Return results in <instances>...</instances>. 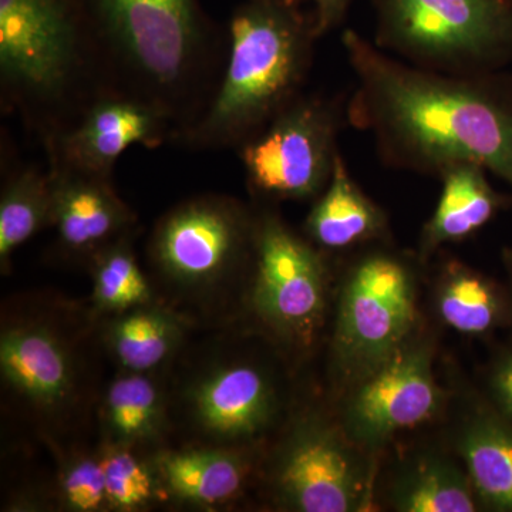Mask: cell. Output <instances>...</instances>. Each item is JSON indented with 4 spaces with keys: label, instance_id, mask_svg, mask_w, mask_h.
I'll list each match as a JSON object with an SVG mask.
<instances>
[{
    "label": "cell",
    "instance_id": "cell-29",
    "mask_svg": "<svg viewBox=\"0 0 512 512\" xmlns=\"http://www.w3.org/2000/svg\"><path fill=\"white\" fill-rule=\"evenodd\" d=\"M313 18H315L316 32L322 37L345 18L346 10L349 8L350 0H312Z\"/></svg>",
    "mask_w": 512,
    "mask_h": 512
},
{
    "label": "cell",
    "instance_id": "cell-13",
    "mask_svg": "<svg viewBox=\"0 0 512 512\" xmlns=\"http://www.w3.org/2000/svg\"><path fill=\"white\" fill-rule=\"evenodd\" d=\"M0 372L6 389L39 416H64L79 400L82 367L76 345L45 316L3 322Z\"/></svg>",
    "mask_w": 512,
    "mask_h": 512
},
{
    "label": "cell",
    "instance_id": "cell-5",
    "mask_svg": "<svg viewBox=\"0 0 512 512\" xmlns=\"http://www.w3.org/2000/svg\"><path fill=\"white\" fill-rule=\"evenodd\" d=\"M93 56L66 0H0L2 86L29 113L63 109Z\"/></svg>",
    "mask_w": 512,
    "mask_h": 512
},
{
    "label": "cell",
    "instance_id": "cell-2",
    "mask_svg": "<svg viewBox=\"0 0 512 512\" xmlns=\"http://www.w3.org/2000/svg\"><path fill=\"white\" fill-rule=\"evenodd\" d=\"M315 18L296 0H248L229 23L221 82L178 134L187 146H241L293 100L312 63Z\"/></svg>",
    "mask_w": 512,
    "mask_h": 512
},
{
    "label": "cell",
    "instance_id": "cell-3",
    "mask_svg": "<svg viewBox=\"0 0 512 512\" xmlns=\"http://www.w3.org/2000/svg\"><path fill=\"white\" fill-rule=\"evenodd\" d=\"M96 55L126 84L127 96L171 120L194 111L210 76L214 47L195 0H90Z\"/></svg>",
    "mask_w": 512,
    "mask_h": 512
},
{
    "label": "cell",
    "instance_id": "cell-22",
    "mask_svg": "<svg viewBox=\"0 0 512 512\" xmlns=\"http://www.w3.org/2000/svg\"><path fill=\"white\" fill-rule=\"evenodd\" d=\"M106 444L136 448L153 443L165 427V394L153 373L124 372L101 404Z\"/></svg>",
    "mask_w": 512,
    "mask_h": 512
},
{
    "label": "cell",
    "instance_id": "cell-30",
    "mask_svg": "<svg viewBox=\"0 0 512 512\" xmlns=\"http://www.w3.org/2000/svg\"><path fill=\"white\" fill-rule=\"evenodd\" d=\"M505 271H507L508 281H510V298L512 302V247L505 249L503 254Z\"/></svg>",
    "mask_w": 512,
    "mask_h": 512
},
{
    "label": "cell",
    "instance_id": "cell-10",
    "mask_svg": "<svg viewBox=\"0 0 512 512\" xmlns=\"http://www.w3.org/2000/svg\"><path fill=\"white\" fill-rule=\"evenodd\" d=\"M433 345L412 338L353 384L342 429L360 450H377L403 431L437 416L443 393L433 372Z\"/></svg>",
    "mask_w": 512,
    "mask_h": 512
},
{
    "label": "cell",
    "instance_id": "cell-17",
    "mask_svg": "<svg viewBox=\"0 0 512 512\" xmlns=\"http://www.w3.org/2000/svg\"><path fill=\"white\" fill-rule=\"evenodd\" d=\"M387 217L363 192L342 156L305 221V235L326 251H342L386 237Z\"/></svg>",
    "mask_w": 512,
    "mask_h": 512
},
{
    "label": "cell",
    "instance_id": "cell-8",
    "mask_svg": "<svg viewBox=\"0 0 512 512\" xmlns=\"http://www.w3.org/2000/svg\"><path fill=\"white\" fill-rule=\"evenodd\" d=\"M248 308L282 345L311 348L328 308L329 275L322 249L271 212L256 217Z\"/></svg>",
    "mask_w": 512,
    "mask_h": 512
},
{
    "label": "cell",
    "instance_id": "cell-18",
    "mask_svg": "<svg viewBox=\"0 0 512 512\" xmlns=\"http://www.w3.org/2000/svg\"><path fill=\"white\" fill-rule=\"evenodd\" d=\"M487 174L474 163L451 164L441 171L440 200L421 232V258L476 234L503 208L504 197L494 190Z\"/></svg>",
    "mask_w": 512,
    "mask_h": 512
},
{
    "label": "cell",
    "instance_id": "cell-6",
    "mask_svg": "<svg viewBox=\"0 0 512 512\" xmlns=\"http://www.w3.org/2000/svg\"><path fill=\"white\" fill-rule=\"evenodd\" d=\"M256 217L227 197L181 202L158 221L151 264L174 293L188 299L217 295L254 256Z\"/></svg>",
    "mask_w": 512,
    "mask_h": 512
},
{
    "label": "cell",
    "instance_id": "cell-1",
    "mask_svg": "<svg viewBox=\"0 0 512 512\" xmlns=\"http://www.w3.org/2000/svg\"><path fill=\"white\" fill-rule=\"evenodd\" d=\"M342 43L356 77L349 123L372 134L384 163L437 175L474 163L512 188L511 97L481 74L394 60L355 30H345Z\"/></svg>",
    "mask_w": 512,
    "mask_h": 512
},
{
    "label": "cell",
    "instance_id": "cell-11",
    "mask_svg": "<svg viewBox=\"0 0 512 512\" xmlns=\"http://www.w3.org/2000/svg\"><path fill=\"white\" fill-rule=\"evenodd\" d=\"M343 429L308 417L293 426L276 457L274 488L288 510L353 512L367 505L366 478Z\"/></svg>",
    "mask_w": 512,
    "mask_h": 512
},
{
    "label": "cell",
    "instance_id": "cell-23",
    "mask_svg": "<svg viewBox=\"0 0 512 512\" xmlns=\"http://www.w3.org/2000/svg\"><path fill=\"white\" fill-rule=\"evenodd\" d=\"M392 507L402 512H473L480 503L466 468L431 454L404 471L393 487Z\"/></svg>",
    "mask_w": 512,
    "mask_h": 512
},
{
    "label": "cell",
    "instance_id": "cell-21",
    "mask_svg": "<svg viewBox=\"0 0 512 512\" xmlns=\"http://www.w3.org/2000/svg\"><path fill=\"white\" fill-rule=\"evenodd\" d=\"M436 303L441 320L461 335H488L512 320L510 293L458 262L444 268Z\"/></svg>",
    "mask_w": 512,
    "mask_h": 512
},
{
    "label": "cell",
    "instance_id": "cell-20",
    "mask_svg": "<svg viewBox=\"0 0 512 512\" xmlns=\"http://www.w3.org/2000/svg\"><path fill=\"white\" fill-rule=\"evenodd\" d=\"M184 319L167 306L150 302L106 319L103 339L124 372L154 373L183 343Z\"/></svg>",
    "mask_w": 512,
    "mask_h": 512
},
{
    "label": "cell",
    "instance_id": "cell-12",
    "mask_svg": "<svg viewBox=\"0 0 512 512\" xmlns=\"http://www.w3.org/2000/svg\"><path fill=\"white\" fill-rule=\"evenodd\" d=\"M184 412L207 446L248 447L274 424L279 396L271 373L247 359L217 360L192 376Z\"/></svg>",
    "mask_w": 512,
    "mask_h": 512
},
{
    "label": "cell",
    "instance_id": "cell-26",
    "mask_svg": "<svg viewBox=\"0 0 512 512\" xmlns=\"http://www.w3.org/2000/svg\"><path fill=\"white\" fill-rule=\"evenodd\" d=\"M110 510L131 512L148 507L161 488L156 466H148L134 448L106 444L100 451Z\"/></svg>",
    "mask_w": 512,
    "mask_h": 512
},
{
    "label": "cell",
    "instance_id": "cell-24",
    "mask_svg": "<svg viewBox=\"0 0 512 512\" xmlns=\"http://www.w3.org/2000/svg\"><path fill=\"white\" fill-rule=\"evenodd\" d=\"M52 175L25 168L9 178L0 198V265L8 271L10 258L37 232L52 225Z\"/></svg>",
    "mask_w": 512,
    "mask_h": 512
},
{
    "label": "cell",
    "instance_id": "cell-7",
    "mask_svg": "<svg viewBox=\"0 0 512 512\" xmlns=\"http://www.w3.org/2000/svg\"><path fill=\"white\" fill-rule=\"evenodd\" d=\"M417 318L416 278L406 259L375 249L350 266L333 332L336 365L350 386L416 336Z\"/></svg>",
    "mask_w": 512,
    "mask_h": 512
},
{
    "label": "cell",
    "instance_id": "cell-27",
    "mask_svg": "<svg viewBox=\"0 0 512 512\" xmlns=\"http://www.w3.org/2000/svg\"><path fill=\"white\" fill-rule=\"evenodd\" d=\"M59 500L62 507L74 512L110 510L106 481L100 453L74 454L66 458L60 468Z\"/></svg>",
    "mask_w": 512,
    "mask_h": 512
},
{
    "label": "cell",
    "instance_id": "cell-25",
    "mask_svg": "<svg viewBox=\"0 0 512 512\" xmlns=\"http://www.w3.org/2000/svg\"><path fill=\"white\" fill-rule=\"evenodd\" d=\"M89 264L97 312L117 315L154 302L153 288L138 265L128 235L101 249Z\"/></svg>",
    "mask_w": 512,
    "mask_h": 512
},
{
    "label": "cell",
    "instance_id": "cell-15",
    "mask_svg": "<svg viewBox=\"0 0 512 512\" xmlns=\"http://www.w3.org/2000/svg\"><path fill=\"white\" fill-rule=\"evenodd\" d=\"M52 225L64 254L90 262L111 242L130 234L136 217L100 177L53 164Z\"/></svg>",
    "mask_w": 512,
    "mask_h": 512
},
{
    "label": "cell",
    "instance_id": "cell-14",
    "mask_svg": "<svg viewBox=\"0 0 512 512\" xmlns=\"http://www.w3.org/2000/svg\"><path fill=\"white\" fill-rule=\"evenodd\" d=\"M170 116L154 104L111 93L87 104L72 127L50 138L53 164L110 178L128 147H156L165 140Z\"/></svg>",
    "mask_w": 512,
    "mask_h": 512
},
{
    "label": "cell",
    "instance_id": "cell-28",
    "mask_svg": "<svg viewBox=\"0 0 512 512\" xmlns=\"http://www.w3.org/2000/svg\"><path fill=\"white\" fill-rule=\"evenodd\" d=\"M488 392L493 409L512 420V352L504 353L491 366Z\"/></svg>",
    "mask_w": 512,
    "mask_h": 512
},
{
    "label": "cell",
    "instance_id": "cell-9",
    "mask_svg": "<svg viewBox=\"0 0 512 512\" xmlns=\"http://www.w3.org/2000/svg\"><path fill=\"white\" fill-rule=\"evenodd\" d=\"M346 107L336 99L299 96L239 147L249 188L276 201L318 198L340 156Z\"/></svg>",
    "mask_w": 512,
    "mask_h": 512
},
{
    "label": "cell",
    "instance_id": "cell-19",
    "mask_svg": "<svg viewBox=\"0 0 512 512\" xmlns=\"http://www.w3.org/2000/svg\"><path fill=\"white\" fill-rule=\"evenodd\" d=\"M457 450L481 507L512 512V420L495 409L477 413L461 430Z\"/></svg>",
    "mask_w": 512,
    "mask_h": 512
},
{
    "label": "cell",
    "instance_id": "cell-4",
    "mask_svg": "<svg viewBox=\"0 0 512 512\" xmlns=\"http://www.w3.org/2000/svg\"><path fill=\"white\" fill-rule=\"evenodd\" d=\"M376 46L434 72L474 76L512 57V0H375Z\"/></svg>",
    "mask_w": 512,
    "mask_h": 512
},
{
    "label": "cell",
    "instance_id": "cell-16",
    "mask_svg": "<svg viewBox=\"0 0 512 512\" xmlns=\"http://www.w3.org/2000/svg\"><path fill=\"white\" fill-rule=\"evenodd\" d=\"M244 448L205 446L161 454L156 461L161 488L198 507L228 503L241 493L251 471Z\"/></svg>",
    "mask_w": 512,
    "mask_h": 512
}]
</instances>
